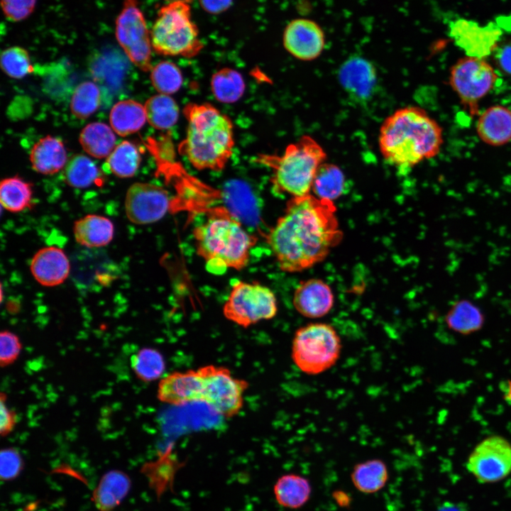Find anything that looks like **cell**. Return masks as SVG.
I'll list each match as a JSON object with an SVG mask.
<instances>
[{
    "label": "cell",
    "instance_id": "16",
    "mask_svg": "<svg viewBox=\"0 0 511 511\" xmlns=\"http://www.w3.org/2000/svg\"><path fill=\"white\" fill-rule=\"evenodd\" d=\"M202 378L197 369L174 371L163 377L157 391L158 399L163 403L182 406L201 402Z\"/></svg>",
    "mask_w": 511,
    "mask_h": 511
},
{
    "label": "cell",
    "instance_id": "18",
    "mask_svg": "<svg viewBox=\"0 0 511 511\" xmlns=\"http://www.w3.org/2000/svg\"><path fill=\"white\" fill-rule=\"evenodd\" d=\"M376 77L373 65L361 56L348 58L339 71V79L342 87L348 94L359 100L369 98L375 87Z\"/></svg>",
    "mask_w": 511,
    "mask_h": 511
},
{
    "label": "cell",
    "instance_id": "38",
    "mask_svg": "<svg viewBox=\"0 0 511 511\" xmlns=\"http://www.w3.org/2000/svg\"><path fill=\"white\" fill-rule=\"evenodd\" d=\"M449 326L463 334H468L479 329L483 323L480 314L468 306H459L447 317Z\"/></svg>",
    "mask_w": 511,
    "mask_h": 511
},
{
    "label": "cell",
    "instance_id": "35",
    "mask_svg": "<svg viewBox=\"0 0 511 511\" xmlns=\"http://www.w3.org/2000/svg\"><path fill=\"white\" fill-rule=\"evenodd\" d=\"M101 104V92L96 84L87 81L80 83L72 94L70 109L79 119H86L92 115Z\"/></svg>",
    "mask_w": 511,
    "mask_h": 511
},
{
    "label": "cell",
    "instance_id": "3",
    "mask_svg": "<svg viewBox=\"0 0 511 511\" xmlns=\"http://www.w3.org/2000/svg\"><path fill=\"white\" fill-rule=\"evenodd\" d=\"M184 115L187 133L179 145V152L198 170H222L234 145L231 119L207 103L187 104Z\"/></svg>",
    "mask_w": 511,
    "mask_h": 511
},
{
    "label": "cell",
    "instance_id": "4",
    "mask_svg": "<svg viewBox=\"0 0 511 511\" xmlns=\"http://www.w3.org/2000/svg\"><path fill=\"white\" fill-rule=\"evenodd\" d=\"M197 253L211 268L243 269L257 238L227 210H214L193 230Z\"/></svg>",
    "mask_w": 511,
    "mask_h": 511
},
{
    "label": "cell",
    "instance_id": "10",
    "mask_svg": "<svg viewBox=\"0 0 511 511\" xmlns=\"http://www.w3.org/2000/svg\"><path fill=\"white\" fill-rule=\"evenodd\" d=\"M116 37L130 60L143 71L151 70V38L138 0H124L116 21Z\"/></svg>",
    "mask_w": 511,
    "mask_h": 511
},
{
    "label": "cell",
    "instance_id": "28",
    "mask_svg": "<svg viewBox=\"0 0 511 511\" xmlns=\"http://www.w3.org/2000/svg\"><path fill=\"white\" fill-rule=\"evenodd\" d=\"M344 187L345 175L342 170L334 163L324 162L315 174L312 191L319 199L334 202L342 194Z\"/></svg>",
    "mask_w": 511,
    "mask_h": 511
},
{
    "label": "cell",
    "instance_id": "5",
    "mask_svg": "<svg viewBox=\"0 0 511 511\" xmlns=\"http://www.w3.org/2000/svg\"><path fill=\"white\" fill-rule=\"evenodd\" d=\"M257 159L272 170L273 189L295 197L310 194L315 174L326 162V153L307 135L288 145L281 155H260Z\"/></svg>",
    "mask_w": 511,
    "mask_h": 511
},
{
    "label": "cell",
    "instance_id": "34",
    "mask_svg": "<svg viewBox=\"0 0 511 511\" xmlns=\"http://www.w3.org/2000/svg\"><path fill=\"white\" fill-rule=\"evenodd\" d=\"M135 374L144 382L159 379L165 370V362L162 353L153 348H143L131 358Z\"/></svg>",
    "mask_w": 511,
    "mask_h": 511
},
{
    "label": "cell",
    "instance_id": "32",
    "mask_svg": "<svg viewBox=\"0 0 511 511\" xmlns=\"http://www.w3.org/2000/svg\"><path fill=\"white\" fill-rule=\"evenodd\" d=\"M141 160L140 153L136 145L124 141L108 156L106 166L116 176L126 178L136 174Z\"/></svg>",
    "mask_w": 511,
    "mask_h": 511
},
{
    "label": "cell",
    "instance_id": "8",
    "mask_svg": "<svg viewBox=\"0 0 511 511\" xmlns=\"http://www.w3.org/2000/svg\"><path fill=\"white\" fill-rule=\"evenodd\" d=\"M277 312L275 294L269 287L257 282H234L223 307L224 317L243 328L271 319Z\"/></svg>",
    "mask_w": 511,
    "mask_h": 511
},
{
    "label": "cell",
    "instance_id": "2",
    "mask_svg": "<svg viewBox=\"0 0 511 511\" xmlns=\"http://www.w3.org/2000/svg\"><path fill=\"white\" fill-rule=\"evenodd\" d=\"M443 143L440 125L424 109L416 106L402 107L387 116L378 135L384 160L403 170L435 157Z\"/></svg>",
    "mask_w": 511,
    "mask_h": 511
},
{
    "label": "cell",
    "instance_id": "41",
    "mask_svg": "<svg viewBox=\"0 0 511 511\" xmlns=\"http://www.w3.org/2000/svg\"><path fill=\"white\" fill-rule=\"evenodd\" d=\"M36 1L37 0H1V4L7 19L20 21L32 13Z\"/></svg>",
    "mask_w": 511,
    "mask_h": 511
},
{
    "label": "cell",
    "instance_id": "45",
    "mask_svg": "<svg viewBox=\"0 0 511 511\" xmlns=\"http://www.w3.org/2000/svg\"><path fill=\"white\" fill-rule=\"evenodd\" d=\"M438 511H463L459 506L447 502L443 505Z\"/></svg>",
    "mask_w": 511,
    "mask_h": 511
},
{
    "label": "cell",
    "instance_id": "17",
    "mask_svg": "<svg viewBox=\"0 0 511 511\" xmlns=\"http://www.w3.org/2000/svg\"><path fill=\"white\" fill-rule=\"evenodd\" d=\"M292 303L302 316L315 319L327 314L334 303L330 286L319 278L302 281L295 290Z\"/></svg>",
    "mask_w": 511,
    "mask_h": 511
},
{
    "label": "cell",
    "instance_id": "46",
    "mask_svg": "<svg viewBox=\"0 0 511 511\" xmlns=\"http://www.w3.org/2000/svg\"><path fill=\"white\" fill-rule=\"evenodd\" d=\"M505 397L511 402V382H509L508 392L505 395Z\"/></svg>",
    "mask_w": 511,
    "mask_h": 511
},
{
    "label": "cell",
    "instance_id": "47",
    "mask_svg": "<svg viewBox=\"0 0 511 511\" xmlns=\"http://www.w3.org/2000/svg\"><path fill=\"white\" fill-rule=\"evenodd\" d=\"M167 3H173V2H177V1H182V2H187L189 3L192 1V0H165Z\"/></svg>",
    "mask_w": 511,
    "mask_h": 511
},
{
    "label": "cell",
    "instance_id": "11",
    "mask_svg": "<svg viewBox=\"0 0 511 511\" xmlns=\"http://www.w3.org/2000/svg\"><path fill=\"white\" fill-rule=\"evenodd\" d=\"M498 75L484 58L466 56L451 68L449 84L461 101L471 111L493 88Z\"/></svg>",
    "mask_w": 511,
    "mask_h": 511
},
{
    "label": "cell",
    "instance_id": "14",
    "mask_svg": "<svg viewBox=\"0 0 511 511\" xmlns=\"http://www.w3.org/2000/svg\"><path fill=\"white\" fill-rule=\"evenodd\" d=\"M502 35L494 23L480 26L472 20L459 18L449 25V35L466 56L485 58L495 51Z\"/></svg>",
    "mask_w": 511,
    "mask_h": 511
},
{
    "label": "cell",
    "instance_id": "42",
    "mask_svg": "<svg viewBox=\"0 0 511 511\" xmlns=\"http://www.w3.org/2000/svg\"><path fill=\"white\" fill-rule=\"evenodd\" d=\"M6 395L4 392L0 394V434L2 436L10 434L16 424V414L10 410L6 403Z\"/></svg>",
    "mask_w": 511,
    "mask_h": 511
},
{
    "label": "cell",
    "instance_id": "15",
    "mask_svg": "<svg viewBox=\"0 0 511 511\" xmlns=\"http://www.w3.org/2000/svg\"><path fill=\"white\" fill-rule=\"evenodd\" d=\"M283 45L297 59L314 60L324 49L325 34L322 27L313 20L296 18L285 28Z\"/></svg>",
    "mask_w": 511,
    "mask_h": 511
},
{
    "label": "cell",
    "instance_id": "13",
    "mask_svg": "<svg viewBox=\"0 0 511 511\" xmlns=\"http://www.w3.org/2000/svg\"><path fill=\"white\" fill-rule=\"evenodd\" d=\"M172 199L168 192L158 185L136 182L128 189L125 211L130 221L149 224L160 220L170 210Z\"/></svg>",
    "mask_w": 511,
    "mask_h": 511
},
{
    "label": "cell",
    "instance_id": "7",
    "mask_svg": "<svg viewBox=\"0 0 511 511\" xmlns=\"http://www.w3.org/2000/svg\"><path fill=\"white\" fill-rule=\"evenodd\" d=\"M336 329L326 323H310L299 328L292 342V359L304 373L318 375L336 364L341 352Z\"/></svg>",
    "mask_w": 511,
    "mask_h": 511
},
{
    "label": "cell",
    "instance_id": "29",
    "mask_svg": "<svg viewBox=\"0 0 511 511\" xmlns=\"http://www.w3.org/2000/svg\"><path fill=\"white\" fill-rule=\"evenodd\" d=\"M144 107L148 123L156 129H169L178 120L179 106L169 95L153 96L146 101Z\"/></svg>",
    "mask_w": 511,
    "mask_h": 511
},
{
    "label": "cell",
    "instance_id": "27",
    "mask_svg": "<svg viewBox=\"0 0 511 511\" xmlns=\"http://www.w3.org/2000/svg\"><path fill=\"white\" fill-rule=\"evenodd\" d=\"M116 136L106 123L94 122L80 133L79 143L84 150L97 158L108 157L114 150Z\"/></svg>",
    "mask_w": 511,
    "mask_h": 511
},
{
    "label": "cell",
    "instance_id": "1",
    "mask_svg": "<svg viewBox=\"0 0 511 511\" xmlns=\"http://www.w3.org/2000/svg\"><path fill=\"white\" fill-rule=\"evenodd\" d=\"M333 201L314 194L292 197L268 232L267 242L285 272L297 273L323 261L343 238Z\"/></svg>",
    "mask_w": 511,
    "mask_h": 511
},
{
    "label": "cell",
    "instance_id": "21",
    "mask_svg": "<svg viewBox=\"0 0 511 511\" xmlns=\"http://www.w3.org/2000/svg\"><path fill=\"white\" fill-rule=\"evenodd\" d=\"M131 480L128 474L119 470L106 472L92 492L91 500L99 511H111L128 495Z\"/></svg>",
    "mask_w": 511,
    "mask_h": 511
},
{
    "label": "cell",
    "instance_id": "24",
    "mask_svg": "<svg viewBox=\"0 0 511 511\" xmlns=\"http://www.w3.org/2000/svg\"><path fill=\"white\" fill-rule=\"evenodd\" d=\"M275 500L282 507L299 509L310 499L312 485L309 480L300 475L288 473L278 478L273 485Z\"/></svg>",
    "mask_w": 511,
    "mask_h": 511
},
{
    "label": "cell",
    "instance_id": "36",
    "mask_svg": "<svg viewBox=\"0 0 511 511\" xmlns=\"http://www.w3.org/2000/svg\"><path fill=\"white\" fill-rule=\"evenodd\" d=\"M150 79L160 94L170 95L177 92L182 84L180 68L172 62L163 61L151 69Z\"/></svg>",
    "mask_w": 511,
    "mask_h": 511
},
{
    "label": "cell",
    "instance_id": "43",
    "mask_svg": "<svg viewBox=\"0 0 511 511\" xmlns=\"http://www.w3.org/2000/svg\"><path fill=\"white\" fill-rule=\"evenodd\" d=\"M494 52L499 67L504 72L511 75V40L498 44Z\"/></svg>",
    "mask_w": 511,
    "mask_h": 511
},
{
    "label": "cell",
    "instance_id": "19",
    "mask_svg": "<svg viewBox=\"0 0 511 511\" xmlns=\"http://www.w3.org/2000/svg\"><path fill=\"white\" fill-rule=\"evenodd\" d=\"M31 271L38 283L53 287L62 283L68 277L70 261L57 247H45L38 251L31 262Z\"/></svg>",
    "mask_w": 511,
    "mask_h": 511
},
{
    "label": "cell",
    "instance_id": "12",
    "mask_svg": "<svg viewBox=\"0 0 511 511\" xmlns=\"http://www.w3.org/2000/svg\"><path fill=\"white\" fill-rule=\"evenodd\" d=\"M466 466L480 483L502 480L511 471L510 443L498 435L487 437L473 450Z\"/></svg>",
    "mask_w": 511,
    "mask_h": 511
},
{
    "label": "cell",
    "instance_id": "6",
    "mask_svg": "<svg viewBox=\"0 0 511 511\" xmlns=\"http://www.w3.org/2000/svg\"><path fill=\"white\" fill-rule=\"evenodd\" d=\"M158 53L192 57L203 48L198 28L191 19L189 3L177 1L162 6L150 31Z\"/></svg>",
    "mask_w": 511,
    "mask_h": 511
},
{
    "label": "cell",
    "instance_id": "40",
    "mask_svg": "<svg viewBox=\"0 0 511 511\" xmlns=\"http://www.w3.org/2000/svg\"><path fill=\"white\" fill-rule=\"evenodd\" d=\"M22 345L17 335L7 330L0 334V365L6 367L18 358Z\"/></svg>",
    "mask_w": 511,
    "mask_h": 511
},
{
    "label": "cell",
    "instance_id": "20",
    "mask_svg": "<svg viewBox=\"0 0 511 511\" xmlns=\"http://www.w3.org/2000/svg\"><path fill=\"white\" fill-rule=\"evenodd\" d=\"M476 133L485 143L503 145L511 141V110L495 105L486 109L478 117Z\"/></svg>",
    "mask_w": 511,
    "mask_h": 511
},
{
    "label": "cell",
    "instance_id": "25",
    "mask_svg": "<svg viewBox=\"0 0 511 511\" xmlns=\"http://www.w3.org/2000/svg\"><path fill=\"white\" fill-rule=\"evenodd\" d=\"M389 478L385 463L378 458L368 459L355 465L351 473L354 487L361 493L372 494L382 490Z\"/></svg>",
    "mask_w": 511,
    "mask_h": 511
},
{
    "label": "cell",
    "instance_id": "33",
    "mask_svg": "<svg viewBox=\"0 0 511 511\" xmlns=\"http://www.w3.org/2000/svg\"><path fill=\"white\" fill-rule=\"evenodd\" d=\"M64 168V179L72 187H88L99 177V170L94 162L82 154L73 155Z\"/></svg>",
    "mask_w": 511,
    "mask_h": 511
},
{
    "label": "cell",
    "instance_id": "9",
    "mask_svg": "<svg viewBox=\"0 0 511 511\" xmlns=\"http://www.w3.org/2000/svg\"><path fill=\"white\" fill-rule=\"evenodd\" d=\"M198 370L202 378L201 402L225 418L238 414L243 406L248 382L234 377L231 370L224 366L207 365Z\"/></svg>",
    "mask_w": 511,
    "mask_h": 511
},
{
    "label": "cell",
    "instance_id": "22",
    "mask_svg": "<svg viewBox=\"0 0 511 511\" xmlns=\"http://www.w3.org/2000/svg\"><path fill=\"white\" fill-rule=\"evenodd\" d=\"M67 153L63 143L50 136L39 140L33 147L30 160L33 168L44 175L59 172L67 164Z\"/></svg>",
    "mask_w": 511,
    "mask_h": 511
},
{
    "label": "cell",
    "instance_id": "26",
    "mask_svg": "<svg viewBox=\"0 0 511 511\" xmlns=\"http://www.w3.org/2000/svg\"><path fill=\"white\" fill-rule=\"evenodd\" d=\"M146 119L144 106L131 99L116 103L111 109L109 116L111 128L121 136L139 131Z\"/></svg>",
    "mask_w": 511,
    "mask_h": 511
},
{
    "label": "cell",
    "instance_id": "37",
    "mask_svg": "<svg viewBox=\"0 0 511 511\" xmlns=\"http://www.w3.org/2000/svg\"><path fill=\"white\" fill-rule=\"evenodd\" d=\"M1 67L9 77L21 79L33 71L26 50L13 46L4 50L1 55Z\"/></svg>",
    "mask_w": 511,
    "mask_h": 511
},
{
    "label": "cell",
    "instance_id": "23",
    "mask_svg": "<svg viewBox=\"0 0 511 511\" xmlns=\"http://www.w3.org/2000/svg\"><path fill=\"white\" fill-rule=\"evenodd\" d=\"M76 241L87 248H99L108 245L113 239L114 227L108 218L96 214L87 215L75 222Z\"/></svg>",
    "mask_w": 511,
    "mask_h": 511
},
{
    "label": "cell",
    "instance_id": "30",
    "mask_svg": "<svg viewBox=\"0 0 511 511\" xmlns=\"http://www.w3.org/2000/svg\"><path fill=\"white\" fill-rule=\"evenodd\" d=\"M242 75L236 70L224 67L213 75L211 79V92L219 101L232 104L238 101L245 91Z\"/></svg>",
    "mask_w": 511,
    "mask_h": 511
},
{
    "label": "cell",
    "instance_id": "39",
    "mask_svg": "<svg viewBox=\"0 0 511 511\" xmlns=\"http://www.w3.org/2000/svg\"><path fill=\"white\" fill-rule=\"evenodd\" d=\"M23 468V460L14 448L2 449L0 452V478L2 481L16 478Z\"/></svg>",
    "mask_w": 511,
    "mask_h": 511
},
{
    "label": "cell",
    "instance_id": "44",
    "mask_svg": "<svg viewBox=\"0 0 511 511\" xmlns=\"http://www.w3.org/2000/svg\"><path fill=\"white\" fill-rule=\"evenodd\" d=\"M202 8L207 12L217 14L226 11L233 0H199Z\"/></svg>",
    "mask_w": 511,
    "mask_h": 511
},
{
    "label": "cell",
    "instance_id": "31",
    "mask_svg": "<svg viewBox=\"0 0 511 511\" xmlns=\"http://www.w3.org/2000/svg\"><path fill=\"white\" fill-rule=\"evenodd\" d=\"M32 186L22 178L14 176L1 181V206L11 212H19L28 207L32 199Z\"/></svg>",
    "mask_w": 511,
    "mask_h": 511
}]
</instances>
